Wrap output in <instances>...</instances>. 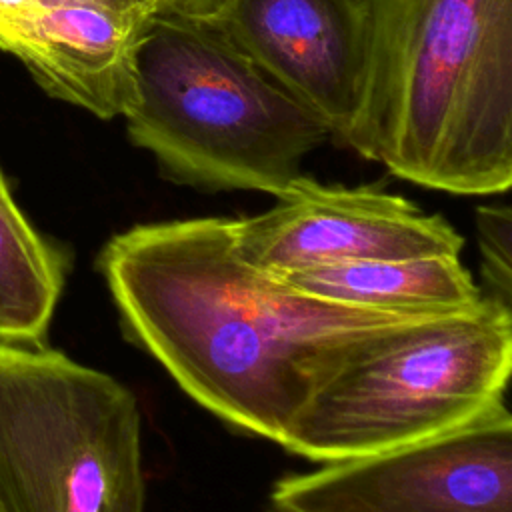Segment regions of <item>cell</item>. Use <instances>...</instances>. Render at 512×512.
<instances>
[{
	"label": "cell",
	"mask_w": 512,
	"mask_h": 512,
	"mask_svg": "<svg viewBox=\"0 0 512 512\" xmlns=\"http://www.w3.org/2000/svg\"><path fill=\"white\" fill-rule=\"evenodd\" d=\"M98 264L132 340L198 404L278 444L358 344L414 320L330 302L246 264L224 216L132 226Z\"/></svg>",
	"instance_id": "cell-1"
},
{
	"label": "cell",
	"mask_w": 512,
	"mask_h": 512,
	"mask_svg": "<svg viewBox=\"0 0 512 512\" xmlns=\"http://www.w3.org/2000/svg\"><path fill=\"white\" fill-rule=\"evenodd\" d=\"M460 196L512 184V0H374L368 68L342 142Z\"/></svg>",
	"instance_id": "cell-2"
},
{
	"label": "cell",
	"mask_w": 512,
	"mask_h": 512,
	"mask_svg": "<svg viewBox=\"0 0 512 512\" xmlns=\"http://www.w3.org/2000/svg\"><path fill=\"white\" fill-rule=\"evenodd\" d=\"M122 118L130 144L148 152L166 180L206 192L276 198L330 138L224 34L172 6L150 20L138 44Z\"/></svg>",
	"instance_id": "cell-3"
},
{
	"label": "cell",
	"mask_w": 512,
	"mask_h": 512,
	"mask_svg": "<svg viewBox=\"0 0 512 512\" xmlns=\"http://www.w3.org/2000/svg\"><path fill=\"white\" fill-rule=\"evenodd\" d=\"M510 364V306L490 296L394 324L330 372L280 444L326 464L442 434L504 398Z\"/></svg>",
	"instance_id": "cell-4"
},
{
	"label": "cell",
	"mask_w": 512,
	"mask_h": 512,
	"mask_svg": "<svg viewBox=\"0 0 512 512\" xmlns=\"http://www.w3.org/2000/svg\"><path fill=\"white\" fill-rule=\"evenodd\" d=\"M140 412L112 376L0 342V512H144Z\"/></svg>",
	"instance_id": "cell-5"
},
{
	"label": "cell",
	"mask_w": 512,
	"mask_h": 512,
	"mask_svg": "<svg viewBox=\"0 0 512 512\" xmlns=\"http://www.w3.org/2000/svg\"><path fill=\"white\" fill-rule=\"evenodd\" d=\"M276 512H512V418L502 400L442 434L326 462L272 490Z\"/></svg>",
	"instance_id": "cell-6"
},
{
	"label": "cell",
	"mask_w": 512,
	"mask_h": 512,
	"mask_svg": "<svg viewBox=\"0 0 512 512\" xmlns=\"http://www.w3.org/2000/svg\"><path fill=\"white\" fill-rule=\"evenodd\" d=\"M234 250L250 266L290 272L312 266L460 256L462 236L438 214L374 186L296 178L272 208L232 218Z\"/></svg>",
	"instance_id": "cell-7"
},
{
	"label": "cell",
	"mask_w": 512,
	"mask_h": 512,
	"mask_svg": "<svg viewBox=\"0 0 512 512\" xmlns=\"http://www.w3.org/2000/svg\"><path fill=\"white\" fill-rule=\"evenodd\" d=\"M180 8L224 34L344 142L364 90L374 0H188Z\"/></svg>",
	"instance_id": "cell-8"
},
{
	"label": "cell",
	"mask_w": 512,
	"mask_h": 512,
	"mask_svg": "<svg viewBox=\"0 0 512 512\" xmlns=\"http://www.w3.org/2000/svg\"><path fill=\"white\" fill-rule=\"evenodd\" d=\"M166 0H0V50L52 98L100 120L122 118L134 58Z\"/></svg>",
	"instance_id": "cell-9"
},
{
	"label": "cell",
	"mask_w": 512,
	"mask_h": 512,
	"mask_svg": "<svg viewBox=\"0 0 512 512\" xmlns=\"http://www.w3.org/2000/svg\"><path fill=\"white\" fill-rule=\"evenodd\" d=\"M276 276L330 302L406 318L464 312L484 298L458 256L358 260L278 272Z\"/></svg>",
	"instance_id": "cell-10"
},
{
	"label": "cell",
	"mask_w": 512,
	"mask_h": 512,
	"mask_svg": "<svg viewBox=\"0 0 512 512\" xmlns=\"http://www.w3.org/2000/svg\"><path fill=\"white\" fill-rule=\"evenodd\" d=\"M64 282V260L16 206L0 170V342L40 344Z\"/></svg>",
	"instance_id": "cell-11"
},
{
	"label": "cell",
	"mask_w": 512,
	"mask_h": 512,
	"mask_svg": "<svg viewBox=\"0 0 512 512\" xmlns=\"http://www.w3.org/2000/svg\"><path fill=\"white\" fill-rule=\"evenodd\" d=\"M510 228L512 214L506 204L476 210V234L482 256V276L490 298L510 306Z\"/></svg>",
	"instance_id": "cell-12"
},
{
	"label": "cell",
	"mask_w": 512,
	"mask_h": 512,
	"mask_svg": "<svg viewBox=\"0 0 512 512\" xmlns=\"http://www.w3.org/2000/svg\"><path fill=\"white\" fill-rule=\"evenodd\" d=\"M188 0H166V4H184Z\"/></svg>",
	"instance_id": "cell-13"
}]
</instances>
